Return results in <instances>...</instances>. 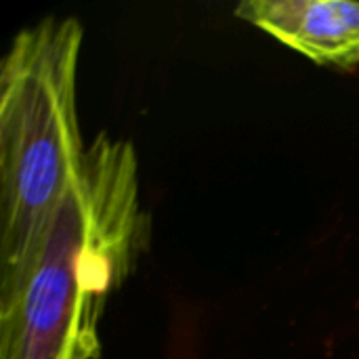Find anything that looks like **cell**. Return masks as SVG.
<instances>
[{
	"mask_svg": "<svg viewBox=\"0 0 359 359\" xmlns=\"http://www.w3.org/2000/svg\"><path fill=\"white\" fill-rule=\"evenodd\" d=\"M82 40L76 17L48 15L19 29L0 61V276L27 255L80 168Z\"/></svg>",
	"mask_w": 359,
	"mask_h": 359,
	"instance_id": "7a4b0ae2",
	"label": "cell"
},
{
	"mask_svg": "<svg viewBox=\"0 0 359 359\" xmlns=\"http://www.w3.org/2000/svg\"><path fill=\"white\" fill-rule=\"evenodd\" d=\"M233 13L316 65L341 72L359 67V2L246 0Z\"/></svg>",
	"mask_w": 359,
	"mask_h": 359,
	"instance_id": "3957f363",
	"label": "cell"
},
{
	"mask_svg": "<svg viewBox=\"0 0 359 359\" xmlns=\"http://www.w3.org/2000/svg\"><path fill=\"white\" fill-rule=\"evenodd\" d=\"M149 219L128 139L97 133L21 263L0 276V359H99L105 305L135 271Z\"/></svg>",
	"mask_w": 359,
	"mask_h": 359,
	"instance_id": "6da1fadb",
	"label": "cell"
}]
</instances>
